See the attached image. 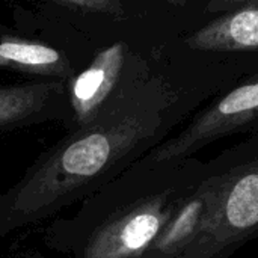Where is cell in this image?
Here are the masks:
<instances>
[{
	"instance_id": "cell-1",
	"label": "cell",
	"mask_w": 258,
	"mask_h": 258,
	"mask_svg": "<svg viewBox=\"0 0 258 258\" xmlns=\"http://www.w3.org/2000/svg\"><path fill=\"white\" fill-rule=\"evenodd\" d=\"M165 100L138 73L91 122L44 150L0 194V239L83 203L138 162L162 135Z\"/></svg>"
},
{
	"instance_id": "cell-2",
	"label": "cell",
	"mask_w": 258,
	"mask_h": 258,
	"mask_svg": "<svg viewBox=\"0 0 258 258\" xmlns=\"http://www.w3.org/2000/svg\"><path fill=\"white\" fill-rule=\"evenodd\" d=\"M207 174L195 159L141 157L113 181L54 218L44 245L63 258H148Z\"/></svg>"
},
{
	"instance_id": "cell-3",
	"label": "cell",
	"mask_w": 258,
	"mask_h": 258,
	"mask_svg": "<svg viewBox=\"0 0 258 258\" xmlns=\"http://www.w3.org/2000/svg\"><path fill=\"white\" fill-rule=\"evenodd\" d=\"M198 192L204 203L200 224L174 258H225L258 236V144L209 163Z\"/></svg>"
},
{
	"instance_id": "cell-4",
	"label": "cell",
	"mask_w": 258,
	"mask_h": 258,
	"mask_svg": "<svg viewBox=\"0 0 258 258\" xmlns=\"http://www.w3.org/2000/svg\"><path fill=\"white\" fill-rule=\"evenodd\" d=\"M258 119V74L203 112L181 135L150 151L156 162L187 159L209 142Z\"/></svg>"
},
{
	"instance_id": "cell-5",
	"label": "cell",
	"mask_w": 258,
	"mask_h": 258,
	"mask_svg": "<svg viewBox=\"0 0 258 258\" xmlns=\"http://www.w3.org/2000/svg\"><path fill=\"white\" fill-rule=\"evenodd\" d=\"M42 124H60L68 132L76 127L65 82L0 83V135Z\"/></svg>"
},
{
	"instance_id": "cell-6",
	"label": "cell",
	"mask_w": 258,
	"mask_h": 258,
	"mask_svg": "<svg viewBox=\"0 0 258 258\" xmlns=\"http://www.w3.org/2000/svg\"><path fill=\"white\" fill-rule=\"evenodd\" d=\"M136 62L127 44L118 41L100 50L92 60L67 83L74 113V128L91 122L109 100L139 73Z\"/></svg>"
},
{
	"instance_id": "cell-7",
	"label": "cell",
	"mask_w": 258,
	"mask_h": 258,
	"mask_svg": "<svg viewBox=\"0 0 258 258\" xmlns=\"http://www.w3.org/2000/svg\"><path fill=\"white\" fill-rule=\"evenodd\" d=\"M89 62L59 45L0 27V70L68 83Z\"/></svg>"
},
{
	"instance_id": "cell-8",
	"label": "cell",
	"mask_w": 258,
	"mask_h": 258,
	"mask_svg": "<svg viewBox=\"0 0 258 258\" xmlns=\"http://www.w3.org/2000/svg\"><path fill=\"white\" fill-rule=\"evenodd\" d=\"M189 44L200 50L258 48V2L237 3L234 11L197 32Z\"/></svg>"
}]
</instances>
